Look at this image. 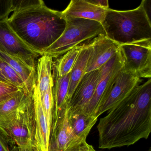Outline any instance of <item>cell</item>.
I'll list each match as a JSON object with an SVG mask.
<instances>
[{
    "mask_svg": "<svg viewBox=\"0 0 151 151\" xmlns=\"http://www.w3.org/2000/svg\"><path fill=\"white\" fill-rule=\"evenodd\" d=\"M97 129L100 149L129 146L147 139L151 132V78L109 110Z\"/></svg>",
    "mask_w": 151,
    "mask_h": 151,
    "instance_id": "cell-1",
    "label": "cell"
},
{
    "mask_svg": "<svg viewBox=\"0 0 151 151\" xmlns=\"http://www.w3.org/2000/svg\"><path fill=\"white\" fill-rule=\"evenodd\" d=\"M6 22L29 47L41 56L61 36L67 24L61 12L45 4L15 12Z\"/></svg>",
    "mask_w": 151,
    "mask_h": 151,
    "instance_id": "cell-2",
    "label": "cell"
},
{
    "mask_svg": "<svg viewBox=\"0 0 151 151\" xmlns=\"http://www.w3.org/2000/svg\"><path fill=\"white\" fill-rule=\"evenodd\" d=\"M101 24L106 36L120 46L151 39V19L142 3L132 10L109 9Z\"/></svg>",
    "mask_w": 151,
    "mask_h": 151,
    "instance_id": "cell-3",
    "label": "cell"
},
{
    "mask_svg": "<svg viewBox=\"0 0 151 151\" xmlns=\"http://www.w3.org/2000/svg\"><path fill=\"white\" fill-rule=\"evenodd\" d=\"M0 129L15 145L23 147L35 145L36 122L33 89L16 111L0 119Z\"/></svg>",
    "mask_w": 151,
    "mask_h": 151,
    "instance_id": "cell-4",
    "label": "cell"
},
{
    "mask_svg": "<svg viewBox=\"0 0 151 151\" xmlns=\"http://www.w3.org/2000/svg\"><path fill=\"white\" fill-rule=\"evenodd\" d=\"M65 30L61 36L43 52L52 58H58L76 47L105 35L102 24L99 22L80 18H67Z\"/></svg>",
    "mask_w": 151,
    "mask_h": 151,
    "instance_id": "cell-5",
    "label": "cell"
},
{
    "mask_svg": "<svg viewBox=\"0 0 151 151\" xmlns=\"http://www.w3.org/2000/svg\"><path fill=\"white\" fill-rule=\"evenodd\" d=\"M123 60L122 70L141 78H151V39L119 47Z\"/></svg>",
    "mask_w": 151,
    "mask_h": 151,
    "instance_id": "cell-6",
    "label": "cell"
},
{
    "mask_svg": "<svg viewBox=\"0 0 151 151\" xmlns=\"http://www.w3.org/2000/svg\"><path fill=\"white\" fill-rule=\"evenodd\" d=\"M86 142L73 132L69 123L66 104L52 117L48 149L58 151H79L82 145Z\"/></svg>",
    "mask_w": 151,
    "mask_h": 151,
    "instance_id": "cell-7",
    "label": "cell"
},
{
    "mask_svg": "<svg viewBox=\"0 0 151 151\" xmlns=\"http://www.w3.org/2000/svg\"><path fill=\"white\" fill-rule=\"evenodd\" d=\"M0 52L18 59L32 69H36V60L41 56L22 41L6 21L0 22Z\"/></svg>",
    "mask_w": 151,
    "mask_h": 151,
    "instance_id": "cell-8",
    "label": "cell"
},
{
    "mask_svg": "<svg viewBox=\"0 0 151 151\" xmlns=\"http://www.w3.org/2000/svg\"><path fill=\"white\" fill-rule=\"evenodd\" d=\"M123 60L118 50L115 55L101 68V76L94 94L83 113L92 115L101 101L107 95L121 71Z\"/></svg>",
    "mask_w": 151,
    "mask_h": 151,
    "instance_id": "cell-9",
    "label": "cell"
},
{
    "mask_svg": "<svg viewBox=\"0 0 151 151\" xmlns=\"http://www.w3.org/2000/svg\"><path fill=\"white\" fill-rule=\"evenodd\" d=\"M141 78L129 72L121 71L109 91L101 101L92 116L98 118L122 101L137 86Z\"/></svg>",
    "mask_w": 151,
    "mask_h": 151,
    "instance_id": "cell-10",
    "label": "cell"
},
{
    "mask_svg": "<svg viewBox=\"0 0 151 151\" xmlns=\"http://www.w3.org/2000/svg\"><path fill=\"white\" fill-rule=\"evenodd\" d=\"M101 76V68L85 73L67 105L68 114L83 113L94 94Z\"/></svg>",
    "mask_w": 151,
    "mask_h": 151,
    "instance_id": "cell-11",
    "label": "cell"
},
{
    "mask_svg": "<svg viewBox=\"0 0 151 151\" xmlns=\"http://www.w3.org/2000/svg\"><path fill=\"white\" fill-rule=\"evenodd\" d=\"M119 47V45L105 35L94 39L86 73L101 68L115 55Z\"/></svg>",
    "mask_w": 151,
    "mask_h": 151,
    "instance_id": "cell-12",
    "label": "cell"
},
{
    "mask_svg": "<svg viewBox=\"0 0 151 151\" xmlns=\"http://www.w3.org/2000/svg\"><path fill=\"white\" fill-rule=\"evenodd\" d=\"M107 10L93 5L87 0H72L61 13L65 18H82L101 24L106 17Z\"/></svg>",
    "mask_w": 151,
    "mask_h": 151,
    "instance_id": "cell-13",
    "label": "cell"
},
{
    "mask_svg": "<svg viewBox=\"0 0 151 151\" xmlns=\"http://www.w3.org/2000/svg\"><path fill=\"white\" fill-rule=\"evenodd\" d=\"M33 99L36 114L35 145L41 151H48L51 131L44 114L37 80L33 88Z\"/></svg>",
    "mask_w": 151,
    "mask_h": 151,
    "instance_id": "cell-14",
    "label": "cell"
},
{
    "mask_svg": "<svg viewBox=\"0 0 151 151\" xmlns=\"http://www.w3.org/2000/svg\"><path fill=\"white\" fill-rule=\"evenodd\" d=\"M93 40L88 43L81 51L70 71L68 91L66 99L67 104L68 103L78 84L86 73L87 63L92 50Z\"/></svg>",
    "mask_w": 151,
    "mask_h": 151,
    "instance_id": "cell-15",
    "label": "cell"
},
{
    "mask_svg": "<svg viewBox=\"0 0 151 151\" xmlns=\"http://www.w3.org/2000/svg\"><path fill=\"white\" fill-rule=\"evenodd\" d=\"M52 58L43 55L38 59L37 67V84L41 100L50 86H53L52 74Z\"/></svg>",
    "mask_w": 151,
    "mask_h": 151,
    "instance_id": "cell-16",
    "label": "cell"
},
{
    "mask_svg": "<svg viewBox=\"0 0 151 151\" xmlns=\"http://www.w3.org/2000/svg\"><path fill=\"white\" fill-rule=\"evenodd\" d=\"M52 74L53 79V86L52 87L53 98V117L55 116L66 104L70 73L62 77L59 76L53 71Z\"/></svg>",
    "mask_w": 151,
    "mask_h": 151,
    "instance_id": "cell-17",
    "label": "cell"
},
{
    "mask_svg": "<svg viewBox=\"0 0 151 151\" xmlns=\"http://www.w3.org/2000/svg\"><path fill=\"white\" fill-rule=\"evenodd\" d=\"M0 58L8 63L16 71L27 90L30 91L33 89L37 82L36 69H32L18 59L1 52H0Z\"/></svg>",
    "mask_w": 151,
    "mask_h": 151,
    "instance_id": "cell-18",
    "label": "cell"
},
{
    "mask_svg": "<svg viewBox=\"0 0 151 151\" xmlns=\"http://www.w3.org/2000/svg\"><path fill=\"white\" fill-rule=\"evenodd\" d=\"M69 123L74 134L84 141L90 133L98 118L84 113L68 114Z\"/></svg>",
    "mask_w": 151,
    "mask_h": 151,
    "instance_id": "cell-19",
    "label": "cell"
},
{
    "mask_svg": "<svg viewBox=\"0 0 151 151\" xmlns=\"http://www.w3.org/2000/svg\"><path fill=\"white\" fill-rule=\"evenodd\" d=\"M88 44H83L74 47L64 54L60 59L53 61L52 71L60 77L69 74L80 52Z\"/></svg>",
    "mask_w": 151,
    "mask_h": 151,
    "instance_id": "cell-20",
    "label": "cell"
},
{
    "mask_svg": "<svg viewBox=\"0 0 151 151\" xmlns=\"http://www.w3.org/2000/svg\"><path fill=\"white\" fill-rule=\"evenodd\" d=\"M30 91L26 89H21L1 102L0 104V119L16 111L24 102Z\"/></svg>",
    "mask_w": 151,
    "mask_h": 151,
    "instance_id": "cell-21",
    "label": "cell"
},
{
    "mask_svg": "<svg viewBox=\"0 0 151 151\" xmlns=\"http://www.w3.org/2000/svg\"><path fill=\"white\" fill-rule=\"evenodd\" d=\"M0 69L2 75L9 83L21 89H26L24 83L16 71L8 63L1 58Z\"/></svg>",
    "mask_w": 151,
    "mask_h": 151,
    "instance_id": "cell-22",
    "label": "cell"
},
{
    "mask_svg": "<svg viewBox=\"0 0 151 151\" xmlns=\"http://www.w3.org/2000/svg\"><path fill=\"white\" fill-rule=\"evenodd\" d=\"M53 86H50L46 92L43 99L41 100L42 107L45 116L46 118L47 125L51 131L52 120L53 98L52 94Z\"/></svg>",
    "mask_w": 151,
    "mask_h": 151,
    "instance_id": "cell-23",
    "label": "cell"
},
{
    "mask_svg": "<svg viewBox=\"0 0 151 151\" xmlns=\"http://www.w3.org/2000/svg\"><path fill=\"white\" fill-rule=\"evenodd\" d=\"M12 12H19L44 5L41 0H12Z\"/></svg>",
    "mask_w": 151,
    "mask_h": 151,
    "instance_id": "cell-24",
    "label": "cell"
},
{
    "mask_svg": "<svg viewBox=\"0 0 151 151\" xmlns=\"http://www.w3.org/2000/svg\"><path fill=\"white\" fill-rule=\"evenodd\" d=\"M15 86L0 82V104L21 90Z\"/></svg>",
    "mask_w": 151,
    "mask_h": 151,
    "instance_id": "cell-25",
    "label": "cell"
},
{
    "mask_svg": "<svg viewBox=\"0 0 151 151\" xmlns=\"http://www.w3.org/2000/svg\"><path fill=\"white\" fill-rule=\"evenodd\" d=\"M12 0H0V22L6 21L12 12Z\"/></svg>",
    "mask_w": 151,
    "mask_h": 151,
    "instance_id": "cell-26",
    "label": "cell"
},
{
    "mask_svg": "<svg viewBox=\"0 0 151 151\" xmlns=\"http://www.w3.org/2000/svg\"><path fill=\"white\" fill-rule=\"evenodd\" d=\"M14 146L7 136L0 129V151H12Z\"/></svg>",
    "mask_w": 151,
    "mask_h": 151,
    "instance_id": "cell-27",
    "label": "cell"
},
{
    "mask_svg": "<svg viewBox=\"0 0 151 151\" xmlns=\"http://www.w3.org/2000/svg\"><path fill=\"white\" fill-rule=\"evenodd\" d=\"M87 1L93 5L103 9H109V1L107 0H87Z\"/></svg>",
    "mask_w": 151,
    "mask_h": 151,
    "instance_id": "cell-28",
    "label": "cell"
},
{
    "mask_svg": "<svg viewBox=\"0 0 151 151\" xmlns=\"http://www.w3.org/2000/svg\"><path fill=\"white\" fill-rule=\"evenodd\" d=\"M95 150L91 145H89L86 142L82 145L79 151H95Z\"/></svg>",
    "mask_w": 151,
    "mask_h": 151,
    "instance_id": "cell-29",
    "label": "cell"
},
{
    "mask_svg": "<svg viewBox=\"0 0 151 151\" xmlns=\"http://www.w3.org/2000/svg\"><path fill=\"white\" fill-rule=\"evenodd\" d=\"M32 147H22L15 145L13 147L12 151H32Z\"/></svg>",
    "mask_w": 151,
    "mask_h": 151,
    "instance_id": "cell-30",
    "label": "cell"
},
{
    "mask_svg": "<svg viewBox=\"0 0 151 151\" xmlns=\"http://www.w3.org/2000/svg\"><path fill=\"white\" fill-rule=\"evenodd\" d=\"M0 82H3V83L7 84H11L9 83V82L7 80L6 78L2 75L1 69H0Z\"/></svg>",
    "mask_w": 151,
    "mask_h": 151,
    "instance_id": "cell-31",
    "label": "cell"
},
{
    "mask_svg": "<svg viewBox=\"0 0 151 151\" xmlns=\"http://www.w3.org/2000/svg\"><path fill=\"white\" fill-rule=\"evenodd\" d=\"M32 151H41V150L36 145L32 147Z\"/></svg>",
    "mask_w": 151,
    "mask_h": 151,
    "instance_id": "cell-32",
    "label": "cell"
},
{
    "mask_svg": "<svg viewBox=\"0 0 151 151\" xmlns=\"http://www.w3.org/2000/svg\"><path fill=\"white\" fill-rule=\"evenodd\" d=\"M48 151H57V150H54V149H50V148H49V149H48Z\"/></svg>",
    "mask_w": 151,
    "mask_h": 151,
    "instance_id": "cell-33",
    "label": "cell"
},
{
    "mask_svg": "<svg viewBox=\"0 0 151 151\" xmlns=\"http://www.w3.org/2000/svg\"><path fill=\"white\" fill-rule=\"evenodd\" d=\"M95 151H96V150H95Z\"/></svg>",
    "mask_w": 151,
    "mask_h": 151,
    "instance_id": "cell-34",
    "label": "cell"
}]
</instances>
